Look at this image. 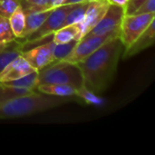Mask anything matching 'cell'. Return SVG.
I'll return each instance as SVG.
<instances>
[{
  "label": "cell",
  "instance_id": "12",
  "mask_svg": "<svg viewBox=\"0 0 155 155\" xmlns=\"http://www.w3.org/2000/svg\"><path fill=\"white\" fill-rule=\"evenodd\" d=\"M52 10L53 9L25 13V26L22 37L18 40L23 41L29 35H31L33 32H35L48 17V15H50Z\"/></svg>",
  "mask_w": 155,
  "mask_h": 155
},
{
  "label": "cell",
  "instance_id": "29",
  "mask_svg": "<svg viewBox=\"0 0 155 155\" xmlns=\"http://www.w3.org/2000/svg\"><path fill=\"white\" fill-rule=\"evenodd\" d=\"M86 1H92V0H86Z\"/></svg>",
  "mask_w": 155,
  "mask_h": 155
},
{
  "label": "cell",
  "instance_id": "11",
  "mask_svg": "<svg viewBox=\"0 0 155 155\" xmlns=\"http://www.w3.org/2000/svg\"><path fill=\"white\" fill-rule=\"evenodd\" d=\"M155 41V20L153 21L145 31L127 48L124 50L123 59H129L145 49L153 45Z\"/></svg>",
  "mask_w": 155,
  "mask_h": 155
},
{
  "label": "cell",
  "instance_id": "22",
  "mask_svg": "<svg viewBox=\"0 0 155 155\" xmlns=\"http://www.w3.org/2000/svg\"><path fill=\"white\" fill-rule=\"evenodd\" d=\"M79 40H72L67 43H63V44H57L55 45L54 48V62H59L62 61L64 58H65L71 52L72 50L75 47Z\"/></svg>",
  "mask_w": 155,
  "mask_h": 155
},
{
  "label": "cell",
  "instance_id": "9",
  "mask_svg": "<svg viewBox=\"0 0 155 155\" xmlns=\"http://www.w3.org/2000/svg\"><path fill=\"white\" fill-rule=\"evenodd\" d=\"M110 4L107 0H92L89 1L84 21L80 24L81 32L80 39L90 32L103 18Z\"/></svg>",
  "mask_w": 155,
  "mask_h": 155
},
{
  "label": "cell",
  "instance_id": "5",
  "mask_svg": "<svg viewBox=\"0 0 155 155\" xmlns=\"http://www.w3.org/2000/svg\"><path fill=\"white\" fill-rule=\"evenodd\" d=\"M118 36H120V31L112 32L103 35H85L78 41L72 52L62 61L71 64H78L88 57L104 44Z\"/></svg>",
  "mask_w": 155,
  "mask_h": 155
},
{
  "label": "cell",
  "instance_id": "18",
  "mask_svg": "<svg viewBox=\"0 0 155 155\" xmlns=\"http://www.w3.org/2000/svg\"><path fill=\"white\" fill-rule=\"evenodd\" d=\"M21 53V42L18 39L11 43L4 51L0 52V73L12 60L20 55Z\"/></svg>",
  "mask_w": 155,
  "mask_h": 155
},
{
  "label": "cell",
  "instance_id": "4",
  "mask_svg": "<svg viewBox=\"0 0 155 155\" xmlns=\"http://www.w3.org/2000/svg\"><path fill=\"white\" fill-rule=\"evenodd\" d=\"M155 20V13L125 15L120 28V39L124 49L131 45Z\"/></svg>",
  "mask_w": 155,
  "mask_h": 155
},
{
  "label": "cell",
  "instance_id": "13",
  "mask_svg": "<svg viewBox=\"0 0 155 155\" xmlns=\"http://www.w3.org/2000/svg\"><path fill=\"white\" fill-rule=\"evenodd\" d=\"M35 90L39 93L54 96H74L77 91L76 88L71 85L59 84H39L36 85Z\"/></svg>",
  "mask_w": 155,
  "mask_h": 155
},
{
  "label": "cell",
  "instance_id": "26",
  "mask_svg": "<svg viewBox=\"0 0 155 155\" xmlns=\"http://www.w3.org/2000/svg\"><path fill=\"white\" fill-rule=\"evenodd\" d=\"M48 0H23L22 6L23 9H33L45 5Z\"/></svg>",
  "mask_w": 155,
  "mask_h": 155
},
{
  "label": "cell",
  "instance_id": "25",
  "mask_svg": "<svg viewBox=\"0 0 155 155\" xmlns=\"http://www.w3.org/2000/svg\"><path fill=\"white\" fill-rule=\"evenodd\" d=\"M146 0H129L124 7L125 15H132L134 14L136 9Z\"/></svg>",
  "mask_w": 155,
  "mask_h": 155
},
{
  "label": "cell",
  "instance_id": "1",
  "mask_svg": "<svg viewBox=\"0 0 155 155\" xmlns=\"http://www.w3.org/2000/svg\"><path fill=\"white\" fill-rule=\"evenodd\" d=\"M124 47L120 36L109 40L88 57L78 63L84 86L102 94L111 85Z\"/></svg>",
  "mask_w": 155,
  "mask_h": 155
},
{
  "label": "cell",
  "instance_id": "6",
  "mask_svg": "<svg viewBox=\"0 0 155 155\" xmlns=\"http://www.w3.org/2000/svg\"><path fill=\"white\" fill-rule=\"evenodd\" d=\"M74 5L75 4H67L62 5L53 9L48 17L45 20V22L35 32H33L21 42H33L47 35H53L56 30L63 26L67 14Z\"/></svg>",
  "mask_w": 155,
  "mask_h": 155
},
{
  "label": "cell",
  "instance_id": "27",
  "mask_svg": "<svg viewBox=\"0 0 155 155\" xmlns=\"http://www.w3.org/2000/svg\"><path fill=\"white\" fill-rule=\"evenodd\" d=\"M107 1L111 5H119L122 7H125V5L129 0H107Z\"/></svg>",
  "mask_w": 155,
  "mask_h": 155
},
{
  "label": "cell",
  "instance_id": "28",
  "mask_svg": "<svg viewBox=\"0 0 155 155\" xmlns=\"http://www.w3.org/2000/svg\"><path fill=\"white\" fill-rule=\"evenodd\" d=\"M84 0H65L64 4V5H67V4H77V3H80V2H83Z\"/></svg>",
  "mask_w": 155,
  "mask_h": 155
},
{
  "label": "cell",
  "instance_id": "19",
  "mask_svg": "<svg viewBox=\"0 0 155 155\" xmlns=\"http://www.w3.org/2000/svg\"><path fill=\"white\" fill-rule=\"evenodd\" d=\"M17 38L15 36L8 18L0 15V52L4 51L11 43Z\"/></svg>",
  "mask_w": 155,
  "mask_h": 155
},
{
  "label": "cell",
  "instance_id": "14",
  "mask_svg": "<svg viewBox=\"0 0 155 155\" xmlns=\"http://www.w3.org/2000/svg\"><path fill=\"white\" fill-rule=\"evenodd\" d=\"M80 32H81L80 24L65 25L59 28L53 34L52 40L55 45L67 43L74 39L80 40Z\"/></svg>",
  "mask_w": 155,
  "mask_h": 155
},
{
  "label": "cell",
  "instance_id": "15",
  "mask_svg": "<svg viewBox=\"0 0 155 155\" xmlns=\"http://www.w3.org/2000/svg\"><path fill=\"white\" fill-rule=\"evenodd\" d=\"M75 96L79 100V104H87V105H93L95 107H102L105 105V100L100 96V94H97L89 89H87L84 84L77 89L75 93Z\"/></svg>",
  "mask_w": 155,
  "mask_h": 155
},
{
  "label": "cell",
  "instance_id": "20",
  "mask_svg": "<svg viewBox=\"0 0 155 155\" xmlns=\"http://www.w3.org/2000/svg\"><path fill=\"white\" fill-rule=\"evenodd\" d=\"M35 90H29L25 88H17L0 84V102H6L18 97L28 95Z\"/></svg>",
  "mask_w": 155,
  "mask_h": 155
},
{
  "label": "cell",
  "instance_id": "3",
  "mask_svg": "<svg viewBox=\"0 0 155 155\" xmlns=\"http://www.w3.org/2000/svg\"><path fill=\"white\" fill-rule=\"evenodd\" d=\"M67 84L79 89L84 85V79L77 64L59 61L37 71V84Z\"/></svg>",
  "mask_w": 155,
  "mask_h": 155
},
{
  "label": "cell",
  "instance_id": "8",
  "mask_svg": "<svg viewBox=\"0 0 155 155\" xmlns=\"http://www.w3.org/2000/svg\"><path fill=\"white\" fill-rule=\"evenodd\" d=\"M55 44L53 40L32 47L25 52L21 53V55L34 67L36 71L43 69L44 67L54 63V48Z\"/></svg>",
  "mask_w": 155,
  "mask_h": 155
},
{
  "label": "cell",
  "instance_id": "16",
  "mask_svg": "<svg viewBox=\"0 0 155 155\" xmlns=\"http://www.w3.org/2000/svg\"><path fill=\"white\" fill-rule=\"evenodd\" d=\"M88 5H89V1H86V0L75 4V5L67 14L64 19V22L63 24V26L74 25V24H81L84 21Z\"/></svg>",
  "mask_w": 155,
  "mask_h": 155
},
{
  "label": "cell",
  "instance_id": "23",
  "mask_svg": "<svg viewBox=\"0 0 155 155\" xmlns=\"http://www.w3.org/2000/svg\"><path fill=\"white\" fill-rule=\"evenodd\" d=\"M23 0H0V15L9 18L16 8L22 5Z\"/></svg>",
  "mask_w": 155,
  "mask_h": 155
},
{
  "label": "cell",
  "instance_id": "7",
  "mask_svg": "<svg viewBox=\"0 0 155 155\" xmlns=\"http://www.w3.org/2000/svg\"><path fill=\"white\" fill-rule=\"evenodd\" d=\"M124 15V7L110 4L106 13L100 22L86 35H103L112 32L120 31L121 24Z\"/></svg>",
  "mask_w": 155,
  "mask_h": 155
},
{
  "label": "cell",
  "instance_id": "24",
  "mask_svg": "<svg viewBox=\"0 0 155 155\" xmlns=\"http://www.w3.org/2000/svg\"><path fill=\"white\" fill-rule=\"evenodd\" d=\"M149 13H155V0H146V1H144L136 9V11L134 14L141 15V14H149Z\"/></svg>",
  "mask_w": 155,
  "mask_h": 155
},
{
  "label": "cell",
  "instance_id": "10",
  "mask_svg": "<svg viewBox=\"0 0 155 155\" xmlns=\"http://www.w3.org/2000/svg\"><path fill=\"white\" fill-rule=\"evenodd\" d=\"M34 72H36V70L32 67L29 63L20 54L12 60L2 70L0 73V83L13 81Z\"/></svg>",
  "mask_w": 155,
  "mask_h": 155
},
{
  "label": "cell",
  "instance_id": "2",
  "mask_svg": "<svg viewBox=\"0 0 155 155\" xmlns=\"http://www.w3.org/2000/svg\"><path fill=\"white\" fill-rule=\"evenodd\" d=\"M72 102L79 103V100L75 95L54 96L35 91L28 95L0 102V120L33 115Z\"/></svg>",
  "mask_w": 155,
  "mask_h": 155
},
{
  "label": "cell",
  "instance_id": "17",
  "mask_svg": "<svg viewBox=\"0 0 155 155\" xmlns=\"http://www.w3.org/2000/svg\"><path fill=\"white\" fill-rule=\"evenodd\" d=\"M11 29L17 39L22 37L25 26V14L24 13L23 6L20 5L8 18Z\"/></svg>",
  "mask_w": 155,
  "mask_h": 155
},
{
  "label": "cell",
  "instance_id": "21",
  "mask_svg": "<svg viewBox=\"0 0 155 155\" xmlns=\"http://www.w3.org/2000/svg\"><path fill=\"white\" fill-rule=\"evenodd\" d=\"M4 84L8 86L12 87H17V88H25L29 90H35V87L37 85V71L31 73L25 76H23L21 78L5 82V83H0Z\"/></svg>",
  "mask_w": 155,
  "mask_h": 155
}]
</instances>
